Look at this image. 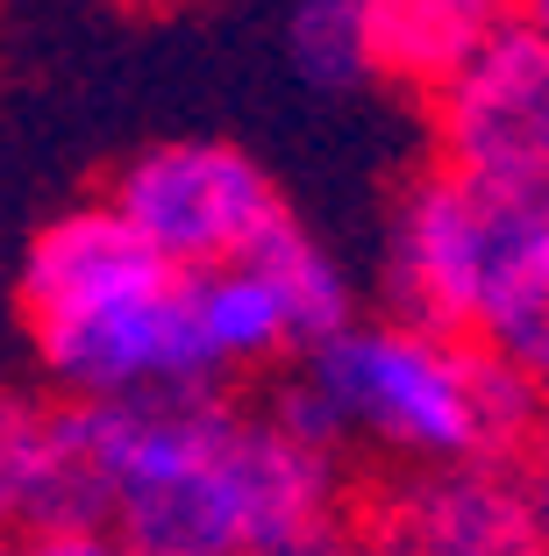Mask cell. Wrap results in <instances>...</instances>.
<instances>
[{"instance_id": "cell-1", "label": "cell", "mask_w": 549, "mask_h": 556, "mask_svg": "<svg viewBox=\"0 0 549 556\" xmlns=\"http://www.w3.org/2000/svg\"><path fill=\"white\" fill-rule=\"evenodd\" d=\"M65 414L122 556H286L336 521V457L222 393Z\"/></svg>"}, {"instance_id": "cell-2", "label": "cell", "mask_w": 549, "mask_h": 556, "mask_svg": "<svg viewBox=\"0 0 549 556\" xmlns=\"http://www.w3.org/2000/svg\"><path fill=\"white\" fill-rule=\"evenodd\" d=\"M29 343L72 407L164 393H222L186 307V278L164 271L108 214V200L58 214L29 243L15 278Z\"/></svg>"}, {"instance_id": "cell-3", "label": "cell", "mask_w": 549, "mask_h": 556, "mask_svg": "<svg viewBox=\"0 0 549 556\" xmlns=\"http://www.w3.org/2000/svg\"><path fill=\"white\" fill-rule=\"evenodd\" d=\"M535 414V378L500 357L428 336L414 321L342 328L308 350V371L278 393L272 421L292 442L336 457L342 435H372L414 464H492Z\"/></svg>"}, {"instance_id": "cell-4", "label": "cell", "mask_w": 549, "mask_h": 556, "mask_svg": "<svg viewBox=\"0 0 549 556\" xmlns=\"http://www.w3.org/2000/svg\"><path fill=\"white\" fill-rule=\"evenodd\" d=\"M392 293L428 336H478L485 357L542 378L549 357V186H471L428 172L392 222Z\"/></svg>"}, {"instance_id": "cell-5", "label": "cell", "mask_w": 549, "mask_h": 556, "mask_svg": "<svg viewBox=\"0 0 549 556\" xmlns=\"http://www.w3.org/2000/svg\"><path fill=\"white\" fill-rule=\"evenodd\" d=\"M108 214L178 278L242 264L278 222H292L264 164H250L236 143H208V136L158 143L136 164H122L108 186Z\"/></svg>"}, {"instance_id": "cell-6", "label": "cell", "mask_w": 549, "mask_h": 556, "mask_svg": "<svg viewBox=\"0 0 549 556\" xmlns=\"http://www.w3.org/2000/svg\"><path fill=\"white\" fill-rule=\"evenodd\" d=\"M442 172L471 186H549V36L535 8H507L436 86Z\"/></svg>"}, {"instance_id": "cell-7", "label": "cell", "mask_w": 549, "mask_h": 556, "mask_svg": "<svg viewBox=\"0 0 549 556\" xmlns=\"http://www.w3.org/2000/svg\"><path fill=\"white\" fill-rule=\"evenodd\" d=\"M378 556H535V492L500 464H457L392 500Z\"/></svg>"}, {"instance_id": "cell-8", "label": "cell", "mask_w": 549, "mask_h": 556, "mask_svg": "<svg viewBox=\"0 0 549 556\" xmlns=\"http://www.w3.org/2000/svg\"><path fill=\"white\" fill-rule=\"evenodd\" d=\"M58 535V528H100V492L86 471L72 414L0 400V535Z\"/></svg>"}, {"instance_id": "cell-9", "label": "cell", "mask_w": 549, "mask_h": 556, "mask_svg": "<svg viewBox=\"0 0 549 556\" xmlns=\"http://www.w3.org/2000/svg\"><path fill=\"white\" fill-rule=\"evenodd\" d=\"M507 8L514 0H357V15H364V65L442 86L464 65V50Z\"/></svg>"}, {"instance_id": "cell-10", "label": "cell", "mask_w": 549, "mask_h": 556, "mask_svg": "<svg viewBox=\"0 0 549 556\" xmlns=\"http://www.w3.org/2000/svg\"><path fill=\"white\" fill-rule=\"evenodd\" d=\"M186 307H194V336L222 378L242 371V364H272L292 350L286 307H278L272 278L258 264H222V271L186 278Z\"/></svg>"}, {"instance_id": "cell-11", "label": "cell", "mask_w": 549, "mask_h": 556, "mask_svg": "<svg viewBox=\"0 0 549 556\" xmlns=\"http://www.w3.org/2000/svg\"><path fill=\"white\" fill-rule=\"evenodd\" d=\"M242 264H258V271L272 278L278 307H286L292 350H314V343H328V336L350 328V278L328 264V250H314L308 236L292 229V222H278V229L264 236Z\"/></svg>"}, {"instance_id": "cell-12", "label": "cell", "mask_w": 549, "mask_h": 556, "mask_svg": "<svg viewBox=\"0 0 549 556\" xmlns=\"http://www.w3.org/2000/svg\"><path fill=\"white\" fill-rule=\"evenodd\" d=\"M292 50H300V65L314 79L342 86L357 79L364 65V15H357V0H300V15H292Z\"/></svg>"}, {"instance_id": "cell-13", "label": "cell", "mask_w": 549, "mask_h": 556, "mask_svg": "<svg viewBox=\"0 0 549 556\" xmlns=\"http://www.w3.org/2000/svg\"><path fill=\"white\" fill-rule=\"evenodd\" d=\"M15 556H122L100 528H58V535H29V549Z\"/></svg>"}, {"instance_id": "cell-14", "label": "cell", "mask_w": 549, "mask_h": 556, "mask_svg": "<svg viewBox=\"0 0 549 556\" xmlns=\"http://www.w3.org/2000/svg\"><path fill=\"white\" fill-rule=\"evenodd\" d=\"M286 556H378V542H342L336 528H328V535L300 542V549H286Z\"/></svg>"}, {"instance_id": "cell-15", "label": "cell", "mask_w": 549, "mask_h": 556, "mask_svg": "<svg viewBox=\"0 0 549 556\" xmlns=\"http://www.w3.org/2000/svg\"><path fill=\"white\" fill-rule=\"evenodd\" d=\"M122 8H164V0H122Z\"/></svg>"}, {"instance_id": "cell-16", "label": "cell", "mask_w": 549, "mask_h": 556, "mask_svg": "<svg viewBox=\"0 0 549 556\" xmlns=\"http://www.w3.org/2000/svg\"><path fill=\"white\" fill-rule=\"evenodd\" d=\"M0 556H15V542H8V535H0Z\"/></svg>"}]
</instances>
